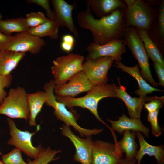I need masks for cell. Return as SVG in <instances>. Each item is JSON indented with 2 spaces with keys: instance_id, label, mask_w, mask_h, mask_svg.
I'll use <instances>...</instances> for the list:
<instances>
[{
  "instance_id": "cell-1",
  "label": "cell",
  "mask_w": 164,
  "mask_h": 164,
  "mask_svg": "<svg viewBox=\"0 0 164 164\" xmlns=\"http://www.w3.org/2000/svg\"><path fill=\"white\" fill-rule=\"evenodd\" d=\"M126 8H119L109 15L95 19L87 7L78 13L76 20L80 27L90 31L93 43L103 45L123 39L127 28L125 19Z\"/></svg>"
},
{
  "instance_id": "cell-2",
  "label": "cell",
  "mask_w": 164,
  "mask_h": 164,
  "mask_svg": "<svg viewBox=\"0 0 164 164\" xmlns=\"http://www.w3.org/2000/svg\"><path fill=\"white\" fill-rule=\"evenodd\" d=\"M117 86L114 84L93 86L85 95L75 98L63 97L55 94L56 100L64 104L66 107L71 108L79 107L88 109L100 122L109 127L100 117L97 111L99 101L107 97H117Z\"/></svg>"
},
{
  "instance_id": "cell-3",
  "label": "cell",
  "mask_w": 164,
  "mask_h": 164,
  "mask_svg": "<svg viewBox=\"0 0 164 164\" xmlns=\"http://www.w3.org/2000/svg\"><path fill=\"white\" fill-rule=\"evenodd\" d=\"M158 15V9L145 0H136L132 5L126 9L125 19L126 27L132 26L149 33L155 23Z\"/></svg>"
},
{
  "instance_id": "cell-4",
  "label": "cell",
  "mask_w": 164,
  "mask_h": 164,
  "mask_svg": "<svg viewBox=\"0 0 164 164\" xmlns=\"http://www.w3.org/2000/svg\"><path fill=\"white\" fill-rule=\"evenodd\" d=\"M123 39L125 44L138 61L142 77L154 87L159 84L154 80L150 70L149 57L137 29L132 26L126 28Z\"/></svg>"
},
{
  "instance_id": "cell-5",
  "label": "cell",
  "mask_w": 164,
  "mask_h": 164,
  "mask_svg": "<svg viewBox=\"0 0 164 164\" xmlns=\"http://www.w3.org/2000/svg\"><path fill=\"white\" fill-rule=\"evenodd\" d=\"M24 88L18 86L10 88L8 95L0 104V114L10 118L29 120L30 112Z\"/></svg>"
},
{
  "instance_id": "cell-6",
  "label": "cell",
  "mask_w": 164,
  "mask_h": 164,
  "mask_svg": "<svg viewBox=\"0 0 164 164\" xmlns=\"http://www.w3.org/2000/svg\"><path fill=\"white\" fill-rule=\"evenodd\" d=\"M85 59L80 54L71 53L53 60L51 70L56 85L67 82L75 74L82 70Z\"/></svg>"
},
{
  "instance_id": "cell-7",
  "label": "cell",
  "mask_w": 164,
  "mask_h": 164,
  "mask_svg": "<svg viewBox=\"0 0 164 164\" xmlns=\"http://www.w3.org/2000/svg\"><path fill=\"white\" fill-rule=\"evenodd\" d=\"M9 129L10 137L7 142L9 145L15 146L28 157L34 159L42 151L43 148L41 144L36 147L33 146L32 139L33 135L40 129V125H36V129L34 132L18 129L14 121L12 119H7Z\"/></svg>"
},
{
  "instance_id": "cell-8",
  "label": "cell",
  "mask_w": 164,
  "mask_h": 164,
  "mask_svg": "<svg viewBox=\"0 0 164 164\" xmlns=\"http://www.w3.org/2000/svg\"><path fill=\"white\" fill-rule=\"evenodd\" d=\"M114 143L100 140L93 141L91 164H118L123 157L114 131L111 132Z\"/></svg>"
},
{
  "instance_id": "cell-9",
  "label": "cell",
  "mask_w": 164,
  "mask_h": 164,
  "mask_svg": "<svg viewBox=\"0 0 164 164\" xmlns=\"http://www.w3.org/2000/svg\"><path fill=\"white\" fill-rule=\"evenodd\" d=\"M111 57L86 59L82 70L93 86L107 84L108 72L114 62Z\"/></svg>"
},
{
  "instance_id": "cell-10",
  "label": "cell",
  "mask_w": 164,
  "mask_h": 164,
  "mask_svg": "<svg viewBox=\"0 0 164 164\" xmlns=\"http://www.w3.org/2000/svg\"><path fill=\"white\" fill-rule=\"evenodd\" d=\"M60 130L62 135L68 138L75 147L74 160L81 164H91L93 142L92 136L81 138L75 135L69 127L65 125H62Z\"/></svg>"
},
{
  "instance_id": "cell-11",
  "label": "cell",
  "mask_w": 164,
  "mask_h": 164,
  "mask_svg": "<svg viewBox=\"0 0 164 164\" xmlns=\"http://www.w3.org/2000/svg\"><path fill=\"white\" fill-rule=\"evenodd\" d=\"M87 50L88 54L86 59L109 56L112 57L115 62H120L122 55L127 51L123 39L111 41L103 45L96 44L92 42L87 46Z\"/></svg>"
},
{
  "instance_id": "cell-12",
  "label": "cell",
  "mask_w": 164,
  "mask_h": 164,
  "mask_svg": "<svg viewBox=\"0 0 164 164\" xmlns=\"http://www.w3.org/2000/svg\"><path fill=\"white\" fill-rule=\"evenodd\" d=\"M93 86L81 70L75 74L67 82L56 85L54 92L55 94L58 96L75 97L81 93L87 92Z\"/></svg>"
},
{
  "instance_id": "cell-13",
  "label": "cell",
  "mask_w": 164,
  "mask_h": 164,
  "mask_svg": "<svg viewBox=\"0 0 164 164\" xmlns=\"http://www.w3.org/2000/svg\"><path fill=\"white\" fill-rule=\"evenodd\" d=\"M46 42L42 39L28 33L27 32L16 33L11 45L7 50L32 54L39 53L45 45Z\"/></svg>"
},
{
  "instance_id": "cell-14",
  "label": "cell",
  "mask_w": 164,
  "mask_h": 164,
  "mask_svg": "<svg viewBox=\"0 0 164 164\" xmlns=\"http://www.w3.org/2000/svg\"><path fill=\"white\" fill-rule=\"evenodd\" d=\"M50 2L53 8L56 22L60 27H66L78 38L79 32L72 17V12L76 6L75 4H70L64 0H52Z\"/></svg>"
},
{
  "instance_id": "cell-15",
  "label": "cell",
  "mask_w": 164,
  "mask_h": 164,
  "mask_svg": "<svg viewBox=\"0 0 164 164\" xmlns=\"http://www.w3.org/2000/svg\"><path fill=\"white\" fill-rule=\"evenodd\" d=\"M51 106L54 109V114L57 119L63 122L64 125L69 127L70 126L72 127L78 132L81 137H86L99 134L104 129L103 128L89 129L81 127L77 122L74 114L68 111L64 104L56 100L52 102Z\"/></svg>"
},
{
  "instance_id": "cell-16",
  "label": "cell",
  "mask_w": 164,
  "mask_h": 164,
  "mask_svg": "<svg viewBox=\"0 0 164 164\" xmlns=\"http://www.w3.org/2000/svg\"><path fill=\"white\" fill-rule=\"evenodd\" d=\"M118 80L119 87H117L116 89L117 98L121 99L125 104L130 118L140 119L143 105L145 102L150 100V97H132L126 92L125 88L121 84L119 79Z\"/></svg>"
},
{
  "instance_id": "cell-17",
  "label": "cell",
  "mask_w": 164,
  "mask_h": 164,
  "mask_svg": "<svg viewBox=\"0 0 164 164\" xmlns=\"http://www.w3.org/2000/svg\"><path fill=\"white\" fill-rule=\"evenodd\" d=\"M118 119L113 121L109 119L107 120L110 123L111 129L122 134L125 131L130 130L142 133L147 138L149 137L150 130L144 125L140 119L129 118L124 114L118 117Z\"/></svg>"
},
{
  "instance_id": "cell-18",
  "label": "cell",
  "mask_w": 164,
  "mask_h": 164,
  "mask_svg": "<svg viewBox=\"0 0 164 164\" xmlns=\"http://www.w3.org/2000/svg\"><path fill=\"white\" fill-rule=\"evenodd\" d=\"M86 3L99 19L109 15L118 9L127 8L123 0H87Z\"/></svg>"
},
{
  "instance_id": "cell-19",
  "label": "cell",
  "mask_w": 164,
  "mask_h": 164,
  "mask_svg": "<svg viewBox=\"0 0 164 164\" xmlns=\"http://www.w3.org/2000/svg\"><path fill=\"white\" fill-rule=\"evenodd\" d=\"M136 133L140 146L135 157L137 164H141L142 159L145 155L154 156L158 164H164V145L159 146L151 145L146 141L144 136L141 132H137Z\"/></svg>"
},
{
  "instance_id": "cell-20",
  "label": "cell",
  "mask_w": 164,
  "mask_h": 164,
  "mask_svg": "<svg viewBox=\"0 0 164 164\" xmlns=\"http://www.w3.org/2000/svg\"><path fill=\"white\" fill-rule=\"evenodd\" d=\"M115 66L121 69L123 71L125 72L133 77L137 81L139 89L135 93L139 96L146 97L147 94H151L154 91H162V90L156 88L151 86L145 80L141 75L139 67L137 64L132 67L126 66L119 62H115Z\"/></svg>"
},
{
  "instance_id": "cell-21",
  "label": "cell",
  "mask_w": 164,
  "mask_h": 164,
  "mask_svg": "<svg viewBox=\"0 0 164 164\" xmlns=\"http://www.w3.org/2000/svg\"><path fill=\"white\" fill-rule=\"evenodd\" d=\"M25 55L24 53L8 50H0V75L10 74Z\"/></svg>"
},
{
  "instance_id": "cell-22",
  "label": "cell",
  "mask_w": 164,
  "mask_h": 164,
  "mask_svg": "<svg viewBox=\"0 0 164 164\" xmlns=\"http://www.w3.org/2000/svg\"><path fill=\"white\" fill-rule=\"evenodd\" d=\"M27 98L30 112L29 124L31 126H35L36 117L46 102V94L44 91L38 90L34 93H27Z\"/></svg>"
},
{
  "instance_id": "cell-23",
  "label": "cell",
  "mask_w": 164,
  "mask_h": 164,
  "mask_svg": "<svg viewBox=\"0 0 164 164\" xmlns=\"http://www.w3.org/2000/svg\"><path fill=\"white\" fill-rule=\"evenodd\" d=\"M157 5V19L153 27L148 33L160 51L162 52L164 48V0H160Z\"/></svg>"
},
{
  "instance_id": "cell-24",
  "label": "cell",
  "mask_w": 164,
  "mask_h": 164,
  "mask_svg": "<svg viewBox=\"0 0 164 164\" xmlns=\"http://www.w3.org/2000/svg\"><path fill=\"white\" fill-rule=\"evenodd\" d=\"M123 134L122 139L117 141L118 146L122 153L125 154V158L128 159H135L138 147V145L135 140L136 132L126 130Z\"/></svg>"
},
{
  "instance_id": "cell-25",
  "label": "cell",
  "mask_w": 164,
  "mask_h": 164,
  "mask_svg": "<svg viewBox=\"0 0 164 164\" xmlns=\"http://www.w3.org/2000/svg\"><path fill=\"white\" fill-rule=\"evenodd\" d=\"M136 29L148 57L154 63L164 65V60L161 51L151 38L148 32L143 29Z\"/></svg>"
},
{
  "instance_id": "cell-26",
  "label": "cell",
  "mask_w": 164,
  "mask_h": 164,
  "mask_svg": "<svg viewBox=\"0 0 164 164\" xmlns=\"http://www.w3.org/2000/svg\"><path fill=\"white\" fill-rule=\"evenodd\" d=\"M29 28L25 18L22 17L0 21V32L7 35H11L14 33L26 32Z\"/></svg>"
},
{
  "instance_id": "cell-27",
  "label": "cell",
  "mask_w": 164,
  "mask_h": 164,
  "mask_svg": "<svg viewBox=\"0 0 164 164\" xmlns=\"http://www.w3.org/2000/svg\"><path fill=\"white\" fill-rule=\"evenodd\" d=\"M60 27L56 22L49 19L37 26L29 28L27 32L41 38L49 36L51 39L55 40L58 37Z\"/></svg>"
},
{
  "instance_id": "cell-28",
  "label": "cell",
  "mask_w": 164,
  "mask_h": 164,
  "mask_svg": "<svg viewBox=\"0 0 164 164\" xmlns=\"http://www.w3.org/2000/svg\"><path fill=\"white\" fill-rule=\"evenodd\" d=\"M61 150H52L49 146L46 149L43 148L42 151L33 161L28 158V164H48L51 162L59 159L60 157L56 155L60 152Z\"/></svg>"
},
{
  "instance_id": "cell-29",
  "label": "cell",
  "mask_w": 164,
  "mask_h": 164,
  "mask_svg": "<svg viewBox=\"0 0 164 164\" xmlns=\"http://www.w3.org/2000/svg\"><path fill=\"white\" fill-rule=\"evenodd\" d=\"M22 152L15 148L8 153L3 155L1 160L5 164H28L23 159Z\"/></svg>"
},
{
  "instance_id": "cell-30",
  "label": "cell",
  "mask_w": 164,
  "mask_h": 164,
  "mask_svg": "<svg viewBox=\"0 0 164 164\" xmlns=\"http://www.w3.org/2000/svg\"><path fill=\"white\" fill-rule=\"evenodd\" d=\"M25 19L29 28L37 26L49 20L44 14L40 12L27 13Z\"/></svg>"
},
{
  "instance_id": "cell-31",
  "label": "cell",
  "mask_w": 164,
  "mask_h": 164,
  "mask_svg": "<svg viewBox=\"0 0 164 164\" xmlns=\"http://www.w3.org/2000/svg\"><path fill=\"white\" fill-rule=\"evenodd\" d=\"M159 110L148 113L147 118L150 123L151 131L152 134L156 137L159 136L161 134L162 131L158 123V115Z\"/></svg>"
},
{
  "instance_id": "cell-32",
  "label": "cell",
  "mask_w": 164,
  "mask_h": 164,
  "mask_svg": "<svg viewBox=\"0 0 164 164\" xmlns=\"http://www.w3.org/2000/svg\"><path fill=\"white\" fill-rule=\"evenodd\" d=\"M164 104V96L150 97V100L148 103H144L143 106L148 113L159 110Z\"/></svg>"
},
{
  "instance_id": "cell-33",
  "label": "cell",
  "mask_w": 164,
  "mask_h": 164,
  "mask_svg": "<svg viewBox=\"0 0 164 164\" xmlns=\"http://www.w3.org/2000/svg\"><path fill=\"white\" fill-rule=\"evenodd\" d=\"M12 79L11 74L6 75H0V104L8 95L5 89L11 85Z\"/></svg>"
},
{
  "instance_id": "cell-34",
  "label": "cell",
  "mask_w": 164,
  "mask_h": 164,
  "mask_svg": "<svg viewBox=\"0 0 164 164\" xmlns=\"http://www.w3.org/2000/svg\"><path fill=\"white\" fill-rule=\"evenodd\" d=\"M26 2L28 3L35 4L42 7L46 11L47 18L50 20L55 21L54 13L53 11L51 9L49 0H29L26 1Z\"/></svg>"
},
{
  "instance_id": "cell-35",
  "label": "cell",
  "mask_w": 164,
  "mask_h": 164,
  "mask_svg": "<svg viewBox=\"0 0 164 164\" xmlns=\"http://www.w3.org/2000/svg\"><path fill=\"white\" fill-rule=\"evenodd\" d=\"M14 38V36L6 35L0 32V50H7Z\"/></svg>"
},
{
  "instance_id": "cell-36",
  "label": "cell",
  "mask_w": 164,
  "mask_h": 164,
  "mask_svg": "<svg viewBox=\"0 0 164 164\" xmlns=\"http://www.w3.org/2000/svg\"><path fill=\"white\" fill-rule=\"evenodd\" d=\"M154 66L159 81V84L164 86V65L154 63Z\"/></svg>"
},
{
  "instance_id": "cell-37",
  "label": "cell",
  "mask_w": 164,
  "mask_h": 164,
  "mask_svg": "<svg viewBox=\"0 0 164 164\" xmlns=\"http://www.w3.org/2000/svg\"><path fill=\"white\" fill-rule=\"evenodd\" d=\"M74 46V45L63 41H62L60 44L61 49L69 53L73 50Z\"/></svg>"
},
{
  "instance_id": "cell-38",
  "label": "cell",
  "mask_w": 164,
  "mask_h": 164,
  "mask_svg": "<svg viewBox=\"0 0 164 164\" xmlns=\"http://www.w3.org/2000/svg\"><path fill=\"white\" fill-rule=\"evenodd\" d=\"M62 41L70 43L74 45L75 40L73 36L70 34H66L62 37Z\"/></svg>"
},
{
  "instance_id": "cell-39",
  "label": "cell",
  "mask_w": 164,
  "mask_h": 164,
  "mask_svg": "<svg viewBox=\"0 0 164 164\" xmlns=\"http://www.w3.org/2000/svg\"><path fill=\"white\" fill-rule=\"evenodd\" d=\"M118 164H137V161L135 159H128L122 158Z\"/></svg>"
},
{
  "instance_id": "cell-40",
  "label": "cell",
  "mask_w": 164,
  "mask_h": 164,
  "mask_svg": "<svg viewBox=\"0 0 164 164\" xmlns=\"http://www.w3.org/2000/svg\"><path fill=\"white\" fill-rule=\"evenodd\" d=\"M136 0H124L123 2L125 4L127 7L131 6L134 3Z\"/></svg>"
},
{
  "instance_id": "cell-41",
  "label": "cell",
  "mask_w": 164,
  "mask_h": 164,
  "mask_svg": "<svg viewBox=\"0 0 164 164\" xmlns=\"http://www.w3.org/2000/svg\"><path fill=\"white\" fill-rule=\"evenodd\" d=\"M2 15L0 12V21L2 20Z\"/></svg>"
},
{
  "instance_id": "cell-42",
  "label": "cell",
  "mask_w": 164,
  "mask_h": 164,
  "mask_svg": "<svg viewBox=\"0 0 164 164\" xmlns=\"http://www.w3.org/2000/svg\"><path fill=\"white\" fill-rule=\"evenodd\" d=\"M0 164H5L2 160H0Z\"/></svg>"
},
{
  "instance_id": "cell-43",
  "label": "cell",
  "mask_w": 164,
  "mask_h": 164,
  "mask_svg": "<svg viewBox=\"0 0 164 164\" xmlns=\"http://www.w3.org/2000/svg\"><path fill=\"white\" fill-rule=\"evenodd\" d=\"M2 154V152H1V151H0V155H1Z\"/></svg>"
}]
</instances>
